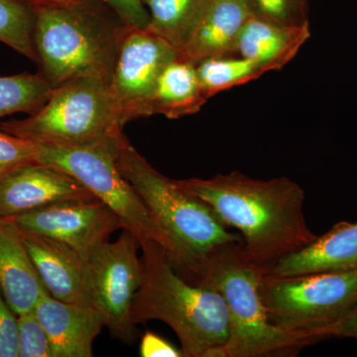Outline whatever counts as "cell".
Here are the masks:
<instances>
[{"label":"cell","mask_w":357,"mask_h":357,"mask_svg":"<svg viewBox=\"0 0 357 357\" xmlns=\"http://www.w3.org/2000/svg\"><path fill=\"white\" fill-rule=\"evenodd\" d=\"M176 183L208 204L225 227L239 230L246 255L265 273L318 236L305 217L304 189L287 177L261 180L234 171Z\"/></svg>","instance_id":"6da1fadb"},{"label":"cell","mask_w":357,"mask_h":357,"mask_svg":"<svg viewBox=\"0 0 357 357\" xmlns=\"http://www.w3.org/2000/svg\"><path fill=\"white\" fill-rule=\"evenodd\" d=\"M110 148L122 176L165 236L167 255L181 276L223 244L243 239L230 232L208 204L156 170L123 132L110 141Z\"/></svg>","instance_id":"7a4b0ae2"},{"label":"cell","mask_w":357,"mask_h":357,"mask_svg":"<svg viewBox=\"0 0 357 357\" xmlns=\"http://www.w3.org/2000/svg\"><path fill=\"white\" fill-rule=\"evenodd\" d=\"M141 248L142 276L133 302V323H165L177 335L184 357H220L229 330L222 296L182 278L156 241Z\"/></svg>","instance_id":"3957f363"},{"label":"cell","mask_w":357,"mask_h":357,"mask_svg":"<svg viewBox=\"0 0 357 357\" xmlns=\"http://www.w3.org/2000/svg\"><path fill=\"white\" fill-rule=\"evenodd\" d=\"M264 270L249 259L243 241L223 244L185 275V281L222 296L229 312V338L220 357L286 356L312 340L286 332L268 318L260 297Z\"/></svg>","instance_id":"277c9868"},{"label":"cell","mask_w":357,"mask_h":357,"mask_svg":"<svg viewBox=\"0 0 357 357\" xmlns=\"http://www.w3.org/2000/svg\"><path fill=\"white\" fill-rule=\"evenodd\" d=\"M126 25L95 0L36 7L37 64L52 89L81 77L109 83Z\"/></svg>","instance_id":"5b68a950"},{"label":"cell","mask_w":357,"mask_h":357,"mask_svg":"<svg viewBox=\"0 0 357 357\" xmlns=\"http://www.w3.org/2000/svg\"><path fill=\"white\" fill-rule=\"evenodd\" d=\"M0 128L38 144L82 147L107 143L123 132L107 82L81 77L53 89L48 100L23 119Z\"/></svg>","instance_id":"8992f818"},{"label":"cell","mask_w":357,"mask_h":357,"mask_svg":"<svg viewBox=\"0 0 357 357\" xmlns=\"http://www.w3.org/2000/svg\"><path fill=\"white\" fill-rule=\"evenodd\" d=\"M259 292L274 326L316 344L311 337L314 331L357 310V269L299 276L264 274Z\"/></svg>","instance_id":"52a82bcc"},{"label":"cell","mask_w":357,"mask_h":357,"mask_svg":"<svg viewBox=\"0 0 357 357\" xmlns=\"http://www.w3.org/2000/svg\"><path fill=\"white\" fill-rule=\"evenodd\" d=\"M37 162L56 167L77 178L98 201L114 211L123 229L132 234L140 246L148 241H156L166 249L163 232L119 170L110 141L82 147L41 145Z\"/></svg>","instance_id":"ba28073f"},{"label":"cell","mask_w":357,"mask_h":357,"mask_svg":"<svg viewBox=\"0 0 357 357\" xmlns=\"http://www.w3.org/2000/svg\"><path fill=\"white\" fill-rule=\"evenodd\" d=\"M178 51L149 28L126 26L107 83L122 126L151 116V100L162 70Z\"/></svg>","instance_id":"9c48e42d"},{"label":"cell","mask_w":357,"mask_h":357,"mask_svg":"<svg viewBox=\"0 0 357 357\" xmlns=\"http://www.w3.org/2000/svg\"><path fill=\"white\" fill-rule=\"evenodd\" d=\"M139 248L137 238L124 229L119 239L103 244L89 260L93 307L112 337L128 344L137 335L132 307L142 276Z\"/></svg>","instance_id":"30bf717a"},{"label":"cell","mask_w":357,"mask_h":357,"mask_svg":"<svg viewBox=\"0 0 357 357\" xmlns=\"http://www.w3.org/2000/svg\"><path fill=\"white\" fill-rule=\"evenodd\" d=\"M21 230L67 244L84 259L123 229L119 218L102 202L56 204L13 218Z\"/></svg>","instance_id":"8fae6325"},{"label":"cell","mask_w":357,"mask_h":357,"mask_svg":"<svg viewBox=\"0 0 357 357\" xmlns=\"http://www.w3.org/2000/svg\"><path fill=\"white\" fill-rule=\"evenodd\" d=\"M98 199L77 178L46 164H26L0 178V217L13 218L56 204Z\"/></svg>","instance_id":"7c38bea8"},{"label":"cell","mask_w":357,"mask_h":357,"mask_svg":"<svg viewBox=\"0 0 357 357\" xmlns=\"http://www.w3.org/2000/svg\"><path fill=\"white\" fill-rule=\"evenodd\" d=\"M35 267L52 297L70 304L93 306L88 260L67 244L23 231Z\"/></svg>","instance_id":"4fadbf2b"},{"label":"cell","mask_w":357,"mask_h":357,"mask_svg":"<svg viewBox=\"0 0 357 357\" xmlns=\"http://www.w3.org/2000/svg\"><path fill=\"white\" fill-rule=\"evenodd\" d=\"M34 310L50 340L53 357L93 356V342L105 326L95 307L62 302L46 293Z\"/></svg>","instance_id":"5bb4252c"},{"label":"cell","mask_w":357,"mask_h":357,"mask_svg":"<svg viewBox=\"0 0 357 357\" xmlns=\"http://www.w3.org/2000/svg\"><path fill=\"white\" fill-rule=\"evenodd\" d=\"M0 290L16 316L33 311L48 293L13 218L0 217Z\"/></svg>","instance_id":"9a60e30c"},{"label":"cell","mask_w":357,"mask_h":357,"mask_svg":"<svg viewBox=\"0 0 357 357\" xmlns=\"http://www.w3.org/2000/svg\"><path fill=\"white\" fill-rule=\"evenodd\" d=\"M251 16L246 0H208L178 55L194 64L204 59L236 56L239 35Z\"/></svg>","instance_id":"2e32d148"},{"label":"cell","mask_w":357,"mask_h":357,"mask_svg":"<svg viewBox=\"0 0 357 357\" xmlns=\"http://www.w3.org/2000/svg\"><path fill=\"white\" fill-rule=\"evenodd\" d=\"M356 269L357 222H340L309 245L282 258L265 274L299 276Z\"/></svg>","instance_id":"e0dca14e"},{"label":"cell","mask_w":357,"mask_h":357,"mask_svg":"<svg viewBox=\"0 0 357 357\" xmlns=\"http://www.w3.org/2000/svg\"><path fill=\"white\" fill-rule=\"evenodd\" d=\"M310 37V24H275L251 16L239 35L236 54L264 65L270 72L279 70L297 56Z\"/></svg>","instance_id":"ac0fdd59"},{"label":"cell","mask_w":357,"mask_h":357,"mask_svg":"<svg viewBox=\"0 0 357 357\" xmlns=\"http://www.w3.org/2000/svg\"><path fill=\"white\" fill-rule=\"evenodd\" d=\"M208 100L196 64L178 55L160 74L152 96L151 112L167 119H181L198 114Z\"/></svg>","instance_id":"d6986e66"},{"label":"cell","mask_w":357,"mask_h":357,"mask_svg":"<svg viewBox=\"0 0 357 357\" xmlns=\"http://www.w3.org/2000/svg\"><path fill=\"white\" fill-rule=\"evenodd\" d=\"M150 16L149 29L180 52L208 0H142Z\"/></svg>","instance_id":"ffe728a7"},{"label":"cell","mask_w":357,"mask_h":357,"mask_svg":"<svg viewBox=\"0 0 357 357\" xmlns=\"http://www.w3.org/2000/svg\"><path fill=\"white\" fill-rule=\"evenodd\" d=\"M204 95L211 96L255 81L270 72L267 67L241 56L204 59L196 64Z\"/></svg>","instance_id":"44dd1931"},{"label":"cell","mask_w":357,"mask_h":357,"mask_svg":"<svg viewBox=\"0 0 357 357\" xmlns=\"http://www.w3.org/2000/svg\"><path fill=\"white\" fill-rule=\"evenodd\" d=\"M52 91L40 72L0 77V119L17 112L34 114L48 100Z\"/></svg>","instance_id":"7402d4cb"},{"label":"cell","mask_w":357,"mask_h":357,"mask_svg":"<svg viewBox=\"0 0 357 357\" xmlns=\"http://www.w3.org/2000/svg\"><path fill=\"white\" fill-rule=\"evenodd\" d=\"M36 7L22 0H0V42L37 63Z\"/></svg>","instance_id":"603a6c76"},{"label":"cell","mask_w":357,"mask_h":357,"mask_svg":"<svg viewBox=\"0 0 357 357\" xmlns=\"http://www.w3.org/2000/svg\"><path fill=\"white\" fill-rule=\"evenodd\" d=\"M252 16L285 26L310 24L307 0H246Z\"/></svg>","instance_id":"cb8c5ba5"},{"label":"cell","mask_w":357,"mask_h":357,"mask_svg":"<svg viewBox=\"0 0 357 357\" xmlns=\"http://www.w3.org/2000/svg\"><path fill=\"white\" fill-rule=\"evenodd\" d=\"M18 357H53L50 340L35 310L17 316Z\"/></svg>","instance_id":"d4e9b609"},{"label":"cell","mask_w":357,"mask_h":357,"mask_svg":"<svg viewBox=\"0 0 357 357\" xmlns=\"http://www.w3.org/2000/svg\"><path fill=\"white\" fill-rule=\"evenodd\" d=\"M41 145L0 128V178L11 171L38 160Z\"/></svg>","instance_id":"484cf974"},{"label":"cell","mask_w":357,"mask_h":357,"mask_svg":"<svg viewBox=\"0 0 357 357\" xmlns=\"http://www.w3.org/2000/svg\"><path fill=\"white\" fill-rule=\"evenodd\" d=\"M131 28L149 27L150 16L142 0H95Z\"/></svg>","instance_id":"4316f807"},{"label":"cell","mask_w":357,"mask_h":357,"mask_svg":"<svg viewBox=\"0 0 357 357\" xmlns=\"http://www.w3.org/2000/svg\"><path fill=\"white\" fill-rule=\"evenodd\" d=\"M0 357H18L17 316L0 290Z\"/></svg>","instance_id":"83f0119b"},{"label":"cell","mask_w":357,"mask_h":357,"mask_svg":"<svg viewBox=\"0 0 357 357\" xmlns=\"http://www.w3.org/2000/svg\"><path fill=\"white\" fill-rule=\"evenodd\" d=\"M139 351L142 357H184L181 349L161 335L150 331L142 335Z\"/></svg>","instance_id":"f1b7e54d"},{"label":"cell","mask_w":357,"mask_h":357,"mask_svg":"<svg viewBox=\"0 0 357 357\" xmlns=\"http://www.w3.org/2000/svg\"><path fill=\"white\" fill-rule=\"evenodd\" d=\"M311 337L318 342L324 338H356L357 340V310L338 319L335 323L319 328L312 333Z\"/></svg>","instance_id":"f546056e"},{"label":"cell","mask_w":357,"mask_h":357,"mask_svg":"<svg viewBox=\"0 0 357 357\" xmlns=\"http://www.w3.org/2000/svg\"><path fill=\"white\" fill-rule=\"evenodd\" d=\"M22 1L28 2L35 7L45 6H66V4H74L82 0H22Z\"/></svg>","instance_id":"4dcf8cb0"}]
</instances>
